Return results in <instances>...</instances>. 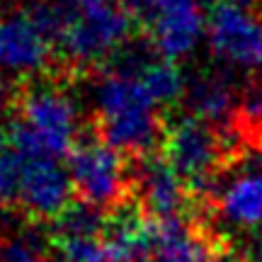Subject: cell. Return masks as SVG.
I'll return each mask as SVG.
<instances>
[{
    "label": "cell",
    "mask_w": 262,
    "mask_h": 262,
    "mask_svg": "<svg viewBox=\"0 0 262 262\" xmlns=\"http://www.w3.org/2000/svg\"><path fill=\"white\" fill-rule=\"evenodd\" d=\"M238 5H243V8H250V10H260L262 12V0H233Z\"/></svg>",
    "instance_id": "obj_16"
},
{
    "label": "cell",
    "mask_w": 262,
    "mask_h": 262,
    "mask_svg": "<svg viewBox=\"0 0 262 262\" xmlns=\"http://www.w3.org/2000/svg\"><path fill=\"white\" fill-rule=\"evenodd\" d=\"M0 90H3V71H0Z\"/></svg>",
    "instance_id": "obj_18"
},
{
    "label": "cell",
    "mask_w": 262,
    "mask_h": 262,
    "mask_svg": "<svg viewBox=\"0 0 262 262\" xmlns=\"http://www.w3.org/2000/svg\"><path fill=\"white\" fill-rule=\"evenodd\" d=\"M93 110L97 134L104 143L122 153H153L165 126L160 122V104L153 100L139 73L107 66L93 83Z\"/></svg>",
    "instance_id": "obj_1"
},
{
    "label": "cell",
    "mask_w": 262,
    "mask_h": 262,
    "mask_svg": "<svg viewBox=\"0 0 262 262\" xmlns=\"http://www.w3.org/2000/svg\"><path fill=\"white\" fill-rule=\"evenodd\" d=\"M206 41L219 63L231 71L262 73V19L233 0H219L206 15Z\"/></svg>",
    "instance_id": "obj_6"
},
{
    "label": "cell",
    "mask_w": 262,
    "mask_h": 262,
    "mask_svg": "<svg viewBox=\"0 0 262 262\" xmlns=\"http://www.w3.org/2000/svg\"><path fill=\"white\" fill-rule=\"evenodd\" d=\"M211 204L226 224L235 228H255L262 224V170H245L228 180L221 192H216Z\"/></svg>",
    "instance_id": "obj_12"
},
{
    "label": "cell",
    "mask_w": 262,
    "mask_h": 262,
    "mask_svg": "<svg viewBox=\"0 0 262 262\" xmlns=\"http://www.w3.org/2000/svg\"><path fill=\"white\" fill-rule=\"evenodd\" d=\"M19 148V146H17ZM73 178L58 156L25 150L17 209L32 219H56L73 199Z\"/></svg>",
    "instance_id": "obj_8"
},
{
    "label": "cell",
    "mask_w": 262,
    "mask_h": 262,
    "mask_svg": "<svg viewBox=\"0 0 262 262\" xmlns=\"http://www.w3.org/2000/svg\"><path fill=\"white\" fill-rule=\"evenodd\" d=\"M134 22L124 0H68L58 51L75 68L104 63L129 41Z\"/></svg>",
    "instance_id": "obj_4"
},
{
    "label": "cell",
    "mask_w": 262,
    "mask_h": 262,
    "mask_svg": "<svg viewBox=\"0 0 262 262\" xmlns=\"http://www.w3.org/2000/svg\"><path fill=\"white\" fill-rule=\"evenodd\" d=\"M185 102L194 117L224 131H235L241 85L235 83L231 68H204L187 78Z\"/></svg>",
    "instance_id": "obj_11"
},
{
    "label": "cell",
    "mask_w": 262,
    "mask_h": 262,
    "mask_svg": "<svg viewBox=\"0 0 262 262\" xmlns=\"http://www.w3.org/2000/svg\"><path fill=\"white\" fill-rule=\"evenodd\" d=\"M139 262H172V260L163 257V255H148V257H143V260H139Z\"/></svg>",
    "instance_id": "obj_17"
},
{
    "label": "cell",
    "mask_w": 262,
    "mask_h": 262,
    "mask_svg": "<svg viewBox=\"0 0 262 262\" xmlns=\"http://www.w3.org/2000/svg\"><path fill=\"white\" fill-rule=\"evenodd\" d=\"M68 170L80 199L100 209L119 206L131 189L129 168L122 158V150L104 143L102 139L75 143V148L68 153Z\"/></svg>",
    "instance_id": "obj_7"
},
{
    "label": "cell",
    "mask_w": 262,
    "mask_h": 262,
    "mask_svg": "<svg viewBox=\"0 0 262 262\" xmlns=\"http://www.w3.org/2000/svg\"><path fill=\"white\" fill-rule=\"evenodd\" d=\"M0 262H51L44 238L34 231H19L0 238Z\"/></svg>",
    "instance_id": "obj_14"
},
{
    "label": "cell",
    "mask_w": 262,
    "mask_h": 262,
    "mask_svg": "<svg viewBox=\"0 0 262 262\" xmlns=\"http://www.w3.org/2000/svg\"><path fill=\"white\" fill-rule=\"evenodd\" d=\"M124 5L146 25L150 47L172 61L194 54L206 34V12L199 0H124Z\"/></svg>",
    "instance_id": "obj_5"
},
{
    "label": "cell",
    "mask_w": 262,
    "mask_h": 262,
    "mask_svg": "<svg viewBox=\"0 0 262 262\" xmlns=\"http://www.w3.org/2000/svg\"><path fill=\"white\" fill-rule=\"evenodd\" d=\"M12 119H10V114L5 112V107L0 104V148H5L10 143V136H12Z\"/></svg>",
    "instance_id": "obj_15"
},
{
    "label": "cell",
    "mask_w": 262,
    "mask_h": 262,
    "mask_svg": "<svg viewBox=\"0 0 262 262\" xmlns=\"http://www.w3.org/2000/svg\"><path fill=\"white\" fill-rule=\"evenodd\" d=\"M143 211L153 219H180L189 204V185L165 156L143 153L131 175Z\"/></svg>",
    "instance_id": "obj_10"
},
{
    "label": "cell",
    "mask_w": 262,
    "mask_h": 262,
    "mask_svg": "<svg viewBox=\"0 0 262 262\" xmlns=\"http://www.w3.org/2000/svg\"><path fill=\"white\" fill-rule=\"evenodd\" d=\"M139 78L146 83L148 93L153 95V100L165 107V104H175L180 97H185L187 90V78L180 71L178 61L160 56L158 51H153L139 71Z\"/></svg>",
    "instance_id": "obj_13"
},
{
    "label": "cell",
    "mask_w": 262,
    "mask_h": 262,
    "mask_svg": "<svg viewBox=\"0 0 262 262\" xmlns=\"http://www.w3.org/2000/svg\"><path fill=\"white\" fill-rule=\"evenodd\" d=\"M80 131V107L56 83L29 85L17 100V119L10 143L29 153L66 156L75 148Z\"/></svg>",
    "instance_id": "obj_3"
},
{
    "label": "cell",
    "mask_w": 262,
    "mask_h": 262,
    "mask_svg": "<svg viewBox=\"0 0 262 262\" xmlns=\"http://www.w3.org/2000/svg\"><path fill=\"white\" fill-rule=\"evenodd\" d=\"M54 41L34 25L27 10L0 15V71L12 78H34L49 71Z\"/></svg>",
    "instance_id": "obj_9"
},
{
    "label": "cell",
    "mask_w": 262,
    "mask_h": 262,
    "mask_svg": "<svg viewBox=\"0 0 262 262\" xmlns=\"http://www.w3.org/2000/svg\"><path fill=\"white\" fill-rule=\"evenodd\" d=\"M243 148L238 131H224L194 114L175 119L163 134V156L185 178L189 189L209 199H214V180Z\"/></svg>",
    "instance_id": "obj_2"
}]
</instances>
